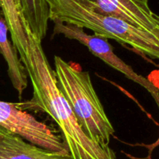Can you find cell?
Listing matches in <instances>:
<instances>
[{
	"label": "cell",
	"instance_id": "cell-1",
	"mask_svg": "<svg viewBox=\"0 0 159 159\" xmlns=\"http://www.w3.org/2000/svg\"><path fill=\"white\" fill-rule=\"evenodd\" d=\"M28 44L19 54L28 79L32 85L30 100L16 104L23 110L46 113L58 126L64 142L73 159H116L110 146H104L89 138L81 126L71 106L59 89L54 69L50 65L42 41L26 26Z\"/></svg>",
	"mask_w": 159,
	"mask_h": 159
},
{
	"label": "cell",
	"instance_id": "cell-2",
	"mask_svg": "<svg viewBox=\"0 0 159 159\" xmlns=\"http://www.w3.org/2000/svg\"><path fill=\"white\" fill-rule=\"evenodd\" d=\"M51 21L92 30L94 35L116 40L139 54L159 60V31L140 28L99 10L90 0H47Z\"/></svg>",
	"mask_w": 159,
	"mask_h": 159
},
{
	"label": "cell",
	"instance_id": "cell-3",
	"mask_svg": "<svg viewBox=\"0 0 159 159\" xmlns=\"http://www.w3.org/2000/svg\"><path fill=\"white\" fill-rule=\"evenodd\" d=\"M54 61L59 89L71 106L83 131L95 142L110 146L115 129L95 90L89 73L60 56H54Z\"/></svg>",
	"mask_w": 159,
	"mask_h": 159
},
{
	"label": "cell",
	"instance_id": "cell-4",
	"mask_svg": "<svg viewBox=\"0 0 159 159\" xmlns=\"http://www.w3.org/2000/svg\"><path fill=\"white\" fill-rule=\"evenodd\" d=\"M53 35H63L70 40H77L86 47L94 56L103 61L113 69L122 73L124 76L145 89L151 94L159 110V89L152 81L138 75L131 66L120 58L113 51V48L108 40L94 34H89L85 30L79 26L66 24L54 20Z\"/></svg>",
	"mask_w": 159,
	"mask_h": 159
},
{
	"label": "cell",
	"instance_id": "cell-5",
	"mask_svg": "<svg viewBox=\"0 0 159 159\" xmlns=\"http://www.w3.org/2000/svg\"><path fill=\"white\" fill-rule=\"evenodd\" d=\"M102 12L118 17L140 28L159 31V16L149 6V0H90Z\"/></svg>",
	"mask_w": 159,
	"mask_h": 159
},
{
	"label": "cell",
	"instance_id": "cell-6",
	"mask_svg": "<svg viewBox=\"0 0 159 159\" xmlns=\"http://www.w3.org/2000/svg\"><path fill=\"white\" fill-rule=\"evenodd\" d=\"M0 127L6 128L27 141L37 144L47 131V124L38 120L15 103L0 101Z\"/></svg>",
	"mask_w": 159,
	"mask_h": 159
},
{
	"label": "cell",
	"instance_id": "cell-7",
	"mask_svg": "<svg viewBox=\"0 0 159 159\" xmlns=\"http://www.w3.org/2000/svg\"><path fill=\"white\" fill-rule=\"evenodd\" d=\"M0 159H73L68 150L52 152L0 127Z\"/></svg>",
	"mask_w": 159,
	"mask_h": 159
},
{
	"label": "cell",
	"instance_id": "cell-8",
	"mask_svg": "<svg viewBox=\"0 0 159 159\" xmlns=\"http://www.w3.org/2000/svg\"><path fill=\"white\" fill-rule=\"evenodd\" d=\"M7 25L3 19H0V54L7 64L8 75L12 86L21 99L23 91L28 85L26 69L21 62L16 50L8 39Z\"/></svg>",
	"mask_w": 159,
	"mask_h": 159
},
{
	"label": "cell",
	"instance_id": "cell-9",
	"mask_svg": "<svg viewBox=\"0 0 159 159\" xmlns=\"http://www.w3.org/2000/svg\"><path fill=\"white\" fill-rule=\"evenodd\" d=\"M0 8L10 33L12 45L18 54L23 53L28 44L26 30L27 25L22 16L20 0H0Z\"/></svg>",
	"mask_w": 159,
	"mask_h": 159
},
{
	"label": "cell",
	"instance_id": "cell-10",
	"mask_svg": "<svg viewBox=\"0 0 159 159\" xmlns=\"http://www.w3.org/2000/svg\"><path fill=\"white\" fill-rule=\"evenodd\" d=\"M21 13L31 33L40 40L46 37L48 28L49 6L47 0H20Z\"/></svg>",
	"mask_w": 159,
	"mask_h": 159
},
{
	"label": "cell",
	"instance_id": "cell-11",
	"mask_svg": "<svg viewBox=\"0 0 159 159\" xmlns=\"http://www.w3.org/2000/svg\"><path fill=\"white\" fill-rule=\"evenodd\" d=\"M138 145L140 146H143V147L146 148L148 151V157L147 158H144V159H152V153H153L154 150L155 148H157V147L159 146V138H158L155 142H154L153 144H138Z\"/></svg>",
	"mask_w": 159,
	"mask_h": 159
}]
</instances>
